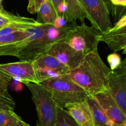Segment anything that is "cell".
Returning a JSON list of instances; mask_svg holds the SVG:
<instances>
[{
	"mask_svg": "<svg viewBox=\"0 0 126 126\" xmlns=\"http://www.w3.org/2000/svg\"><path fill=\"white\" fill-rule=\"evenodd\" d=\"M110 72L96 49L85 56L78 66L70 70L68 75L89 96H94L107 90Z\"/></svg>",
	"mask_w": 126,
	"mask_h": 126,
	"instance_id": "obj_1",
	"label": "cell"
},
{
	"mask_svg": "<svg viewBox=\"0 0 126 126\" xmlns=\"http://www.w3.org/2000/svg\"><path fill=\"white\" fill-rule=\"evenodd\" d=\"M40 84L50 91L53 100L61 108H65L69 103L84 101L89 96L68 74L46 79Z\"/></svg>",
	"mask_w": 126,
	"mask_h": 126,
	"instance_id": "obj_2",
	"label": "cell"
},
{
	"mask_svg": "<svg viewBox=\"0 0 126 126\" xmlns=\"http://www.w3.org/2000/svg\"><path fill=\"white\" fill-rule=\"evenodd\" d=\"M76 25L71 23L62 28H56L54 25L44 24L38 37L16 57L20 61H33L39 56L46 54L53 44L64 40L66 33Z\"/></svg>",
	"mask_w": 126,
	"mask_h": 126,
	"instance_id": "obj_3",
	"label": "cell"
},
{
	"mask_svg": "<svg viewBox=\"0 0 126 126\" xmlns=\"http://www.w3.org/2000/svg\"><path fill=\"white\" fill-rule=\"evenodd\" d=\"M24 84L30 91L36 106L38 119L37 126H54L57 119L58 106L50 91L40 84Z\"/></svg>",
	"mask_w": 126,
	"mask_h": 126,
	"instance_id": "obj_4",
	"label": "cell"
},
{
	"mask_svg": "<svg viewBox=\"0 0 126 126\" xmlns=\"http://www.w3.org/2000/svg\"><path fill=\"white\" fill-rule=\"evenodd\" d=\"M100 33L94 27L83 22L74 26L66 33L63 41L76 51L86 56L97 49Z\"/></svg>",
	"mask_w": 126,
	"mask_h": 126,
	"instance_id": "obj_5",
	"label": "cell"
},
{
	"mask_svg": "<svg viewBox=\"0 0 126 126\" xmlns=\"http://www.w3.org/2000/svg\"><path fill=\"white\" fill-rule=\"evenodd\" d=\"M79 2L92 26L101 32L113 27L110 6L104 0H79Z\"/></svg>",
	"mask_w": 126,
	"mask_h": 126,
	"instance_id": "obj_6",
	"label": "cell"
},
{
	"mask_svg": "<svg viewBox=\"0 0 126 126\" xmlns=\"http://www.w3.org/2000/svg\"><path fill=\"white\" fill-rule=\"evenodd\" d=\"M39 84L43 80L68 74L70 69L56 58L47 53L39 56L33 61Z\"/></svg>",
	"mask_w": 126,
	"mask_h": 126,
	"instance_id": "obj_7",
	"label": "cell"
},
{
	"mask_svg": "<svg viewBox=\"0 0 126 126\" xmlns=\"http://www.w3.org/2000/svg\"><path fill=\"white\" fill-rule=\"evenodd\" d=\"M107 90L121 109L126 114V59L114 70H111L108 78Z\"/></svg>",
	"mask_w": 126,
	"mask_h": 126,
	"instance_id": "obj_8",
	"label": "cell"
},
{
	"mask_svg": "<svg viewBox=\"0 0 126 126\" xmlns=\"http://www.w3.org/2000/svg\"><path fill=\"white\" fill-rule=\"evenodd\" d=\"M99 42H105L108 48L115 53L126 49V16L124 14L114 26L104 32H101Z\"/></svg>",
	"mask_w": 126,
	"mask_h": 126,
	"instance_id": "obj_9",
	"label": "cell"
},
{
	"mask_svg": "<svg viewBox=\"0 0 126 126\" xmlns=\"http://www.w3.org/2000/svg\"><path fill=\"white\" fill-rule=\"evenodd\" d=\"M0 70L10 77L16 78L22 83L39 84L36 70L32 61H20L0 64Z\"/></svg>",
	"mask_w": 126,
	"mask_h": 126,
	"instance_id": "obj_10",
	"label": "cell"
},
{
	"mask_svg": "<svg viewBox=\"0 0 126 126\" xmlns=\"http://www.w3.org/2000/svg\"><path fill=\"white\" fill-rule=\"evenodd\" d=\"M92 96L114 126H126V114L108 90L101 91Z\"/></svg>",
	"mask_w": 126,
	"mask_h": 126,
	"instance_id": "obj_11",
	"label": "cell"
},
{
	"mask_svg": "<svg viewBox=\"0 0 126 126\" xmlns=\"http://www.w3.org/2000/svg\"><path fill=\"white\" fill-rule=\"evenodd\" d=\"M46 53L56 58L70 70L78 66L85 56L75 50L63 40L53 44Z\"/></svg>",
	"mask_w": 126,
	"mask_h": 126,
	"instance_id": "obj_12",
	"label": "cell"
},
{
	"mask_svg": "<svg viewBox=\"0 0 126 126\" xmlns=\"http://www.w3.org/2000/svg\"><path fill=\"white\" fill-rule=\"evenodd\" d=\"M65 109L78 126H94L92 111L86 100L68 104Z\"/></svg>",
	"mask_w": 126,
	"mask_h": 126,
	"instance_id": "obj_13",
	"label": "cell"
},
{
	"mask_svg": "<svg viewBox=\"0 0 126 126\" xmlns=\"http://www.w3.org/2000/svg\"><path fill=\"white\" fill-rule=\"evenodd\" d=\"M36 13V21L41 24L54 25L55 20L59 16L50 0H44Z\"/></svg>",
	"mask_w": 126,
	"mask_h": 126,
	"instance_id": "obj_14",
	"label": "cell"
},
{
	"mask_svg": "<svg viewBox=\"0 0 126 126\" xmlns=\"http://www.w3.org/2000/svg\"><path fill=\"white\" fill-rule=\"evenodd\" d=\"M36 21L32 18L23 17L22 20L12 22L4 27L0 28V36L6 35L18 31H23L29 28L41 25Z\"/></svg>",
	"mask_w": 126,
	"mask_h": 126,
	"instance_id": "obj_15",
	"label": "cell"
},
{
	"mask_svg": "<svg viewBox=\"0 0 126 126\" xmlns=\"http://www.w3.org/2000/svg\"><path fill=\"white\" fill-rule=\"evenodd\" d=\"M86 101L92 111L94 126H114L93 96H89Z\"/></svg>",
	"mask_w": 126,
	"mask_h": 126,
	"instance_id": "obj_16",
	"label": "cell"
},
{
	"mask_svg": "<svg viewBox=\"0 0 126 126\" xmlns=\"http://www.w3.org/2000/svg\"><path fill=\"white\" fill-rule=\"evenodd\" d=\"M67 4V9L65 17L69 23L76 24V21H79L83 23L86 16L82 11L79 0H65Z\"/></svg>",
	"mask_w": 126,
	"mask_h": 126,
	"instance_id": "obj_17",
	"label": "cell"
},
{
	"mask_svg": "<svg viewBox=\"0 0 126 126\" xmlns=\"http://www.w3.org/2000/svg\"><path fill=\"white\" fill-rule=\"evenodd\" d=\"M39 26L29 28L26 30L18 31V32L6 35L0 36V46L16 43V42L22 40L35 33L38 31Z\"/></svg>",
	"mask_w": 126,
	"mask_h": 126,
	"instance_id": "obj_18",
	"label": "cell"
},
{
	"mask_svg": "<svg viewBox=\"0 0 126 126\" xmlns=\"http://www.w3.org/2000/svg\"><path fill=\"white\" fill-rule=\"evenodd\" d=\"M20 117L11 110H0V126H17Z\"/></svg>",
	"mask_w": 126,
	"mask_h": 126,
	"instance_id": "obj_19",
	"label": "cell"
},
{
	"mask_svg": "<svg viewBox=\"0 0 126 126\" xmlns=\"http://www.w3.org/2000/svg\"><path fill=\"white\" fill-rule=\"evenodd\" d=\"M54 126H78L65 108L58 107L57 119Z\"/></svg>",
	"mask_w": 126,
	"mask_h": 126,
	"instance_id": "obj_20",
	"label": "cell"
},
{
	"mask_svg": "<svg viewBox=\"0 0 126 126\" xmlns=\"http://www.w3.org/2000/svg\"><path fill=\"white\" fill-rule=\"evenodd\" d=\"M23 18V17L9 13L4 10L2 12H0V28L12 22L20 21Z\"/></svg>",
	"mask_w": 126,
	"mask_h": 126,
	"instance_id": "obj_21",
	"label": "cell"
},
{
	"mask_svg": "<svg viewBox=\"0 0 126 126\" xmlns=\"http://www.w3.org/2000/svg\"><path fill=\"white\" fill-rule=\"evenodd\" d=\"M12 78L0 70V94L8 98H12L8 91V86Z\"/></svg>",
	"mask_w": 126,
	"mask_h": 126,
	"instance_id": "obj_22",
	"label": "cell"
},
{
	"mask_svg": "<svg viewBox=\"0 0 126 126\" xmlns=\"http://www.w3.org/2000/svg\"><path fill=\"white\" fill-rule=\"evenodd\" d=\"M16 103L13 98H8L0 94V110L14 111Z\"/></svg>",
	"mask_w": 126,
	"mask_h": 126,
	"instance_id": "obj_23",
	"label": "cell"
},
{
	"mask_svg": "<svg viewBox=\"0 0 126 126\" xmlns=\"http://www.w3.org/2000/svg\"><path fill=\"white\" fill-rule=\"evenodd\" d=\"M107 61L110 65V69L111 70H114L118 68L121 64L122 59L119 54L116 53H113L108 55L107 57Z\"/></svg>",
	"mask_w": 126,
	"mask_h": 126,
	"instance_id": "obj_24",
	"label": "cell"
},
{
	"mask_svg": "<svg viewBox=\"0 0 126 126\" xmlns=\"http://www.w3.org/2000/svg\"><path fill=\"white\" fill-rule=\"evenodd\" d=\"M44 0H28L27 10L31 14H36Z\"/></svg>",
	"mask_w": 126,
	"mask_h": 126,
	"instance_id": "obj_25",
	"label": "cell"
},
{
	"mask_svg": "<svg viewBox=\"0 0 126 126\" xmlns=\"http://www.w3.org/2000/svg\"><path fill=\"white\" fill-rule=\"evenodd\" d=\"M69 24H71V23H69L67 22L64 15H62V16H59L57 17L56 19L55 20V22H54V26L56 28H62V27H65Z\"/></svg>",
	"mask_w": 126,
	"mask_h": 126,
	"instance_id": "obj_26",
	"label": "cell"
},
{
	"mask_svg": "<svg viewBox=\"0 0 126 126\" xmlns=\"http://www.w3.org/2000/svg\"><path fill=\"white\" fill-rule=\"evenodd\" d=\"M110 2L114 6H121L125 7L126 6V0H110Z\"/></svg>",
	"mask_w": 126,
	"mask_h": 126,
	"instance_id": "obj_27",
	"label": "cell"
},
{
	"mask_svg": "<svg viewBox=\"0 0 126 126\" xmlns=\"http://www.w3.org/2000/svg\"><path fill=\"white\" fill-rule=\"evenodd\" d=\"M65 1V0H50L52 4V5L54 6V8H55V11H56L57 13V6H59V4L61 3L62 2H63V1Z\"/></svg>",
	"mask_w": 126,
	"mask_h": 126,
	"instance_id": "obj_28",
	"label": "cell"
},
{
	"mask_svg": "<svg viewBox=\"0 0 126 126\" xmlns=\"http://www.w3.org/2000/svg\"><path fill=\"white\" fill-rule=\"evenodd\" d=\"M17 126H31L30 125L28 124L25 122L22 119H20L18 121V124H17Z\"/></svg>",
	"mask_w": 126,
	"mask_h": 126,
	"instance_id": "obj_29",
	"label": "cell"
},
{
	"mask_svg": "<svg viewBox=\"0 0 126 126\" xmlns=\"http://www.w3.org/2000/svg\"><path fill=\"white\" fill-rule=\"evenodd\" d=\"M2 0H0V8L4 9L3 6H2Z\"/></svg>",
	"mask_w": 126,
	"mask_h": 126,
	"instance_id": "obj_30",
	"label": "cell"
},
{
	"mask_svg": "<svg viewBox=\"0 0 126 126\" xmlns=\"http://www.w3.org/2000/svg\"><path fill=\"white\" fill-rule=\"evenodd\" d=\"M106 2H107V4H108V5H109V6H110V0H104Z\"/></svg>",
	"mask_w": 126,
	"mask_h": 126,
	"instance_id": "obj_31",
	"label": "cell"
},
{
	"mask_svg": "<svg viewBox=\"0 0 126 126\" xmlns=\"http://www.w3.org/2000/svg\"><path fill=\"white\" fill-rule=\"evenodd\" d=\"M4 11V9H1L0 8V12H2V11Z\"/></svg>",
	"mask_w": 126,
	"mask_h": 126,
	"instance_id": "obj_32",
	"label": "cell"
}]
</instances>
